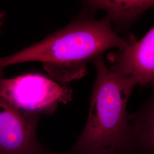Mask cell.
Instances as JSON below:
<instances>
[{
	"label": "cell",
	"mask_w": 154,
	"mask_h": 154,
	"mask_svg": "<svg viewBox=\"0 0 154 154\" xmlns=\"http://www.w3.org/2000/svg\"><path fill=\"white\" fill-rule=\"evenodd\" d=\"M84 9L90 13L98 10L106 11V17L116 30L127 29L145 11L154 8V0L84 1Z\"/></svg>",
	"instance_id": "6"
},
{
	"label": "cell",
	"mask_w": 154,
	"mask_h": 154,
	"mask_svg": "<svg viewBox=\"0 0 154 154\" xmlns=\"http://www.w3.org/2000/svg\"><path fill=\"white\" fill-rule=\"evenodd\" d=\"M152 92L138 110L129 114L134 154H154V82Z\"/></svg>",
	"instance_id": "7"
},
{
	"label": "cell",
	"mask_w": 154,
	"mask_h": 154,
	"mask_svg": "<svg viewBox=\"0 0 154 154\" xmlns=\"http://www.w3.org/2000/svg\"><path fill=\"white\" fill-rule=\"evenodd\" d=\"M0 23H1V20H0Z\"/></svg>",
	"instance_id": "9"
},
{
	"label": "cell",
	"mask_w": 154,
	"mask_h": 154,
	"mask_svg": "<svg viewBox=\"0 0 154 154\" xmlns=\"http://www.w3.org/2000/svg\"><path fill=\"white\" fill-rule=\"evenodd\" d=\"M0 95L18 109L41 116L51 114L61 104L68 103L72 90L66 83L37 73L12 78L0 75Z\"/></svg>",
	"instance_id": "3"
},
{
	"label": "cell",
	"mask_w": 154,
	"mask_h": 154,
	"mask_svg": "<svg viewBox=\"0 0 154 154\" xmlns=\"http://www.w3.org/2000/svg\"><path fill=\"white\" fill-rule=\"evenodd\" d=\"M93 63L96 77L88 118L76 142L66 154H93L105 149L134 154L127 105L138 82L132 77L111 70L102 56Z\"/></svg>",
	"instance_id": "2"
},
{
	"label": "cell",
	"mask_w": 154,
	"mask_h": 154,
	"mask_svg": "<svg viewBox=\"0 0 154 154\" xmlns=\"http://www.w3.org/2000/svg\"><path fill=\"white\" fill-rule=\"evenodd\" d=\"M108 59L112 72L132 77L141 86L154 82V25L143 38L109 54Z\"/></svg>",
	"instance_id": "5"
},
{
	"label": "cell",
	"mask_w": 154,
	"mask_h": 154,
	"mask_svg": "<svg viewBox=\"0 0 154 154\" xmlns=\"http://www.w3.org/2000/svg\"><path fill=\"white\" fill-rule=\"evenodd\" d=\"M39 117L18 109L0 95V154H46L37 137Z\"/></svg>",
	"instance_id": "4"
},
{
	"label": "cell",
	"mask_w": 154,
	"mask_h": 154,
	"mask_svg": "<svg viewBox=\"0 0 154 154\" xmlns=\"http://www.w3.org/2000/svg\"><path fill=\"white\" fill-rule=\"evenodd\" d=\"M46 154H60L55 153V152H51L48 150H46ZM93 154H121L119 152H118L117 151H116L115 150L113 149H102L101 151H98L95 153Z\"/></svg>",
	"instance_id": "8"
},
{
	"label": "cell",
	"mask_w": 154,
	"mask_h": 154,
	"mask_svg": "<svg viewBox=\"0 0 154 154\" xmlns=\"http://www.w3.org/2000/svg\"><path fill=\"white\" fill-rule=\"evenodd\" d=\"M135 40L119 35L106 16L99 20L81 16L38 42L0 58V71L12 65L39 62L52 79L67 83L85 75L89 62Z\"/></svg>",
	"instance_id": "1"
}]
</instances>
